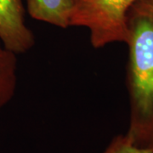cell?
Returning a JSON list of instances; mask_svg holds the SVG:
<instances>
[{"label":"cell","mask_w":153,"mask_h":153,"mask_svg":"<svg viewBox=\"0 0 153 153\" xmlns=\"http://www.w3.org/2000/svg\"><path fill=\"white\" fill-rule=\"evenodd\" d=\"M127 23L131 115L126 135L134 145L149 148L153 144V0H137Z\"/></svg>","instance_id":"obj_1"},{"label":"cell","mask_w":153,"mask_h":153,"mask_svg":"<svg viewBox=\"0 0 153 153\" xmlns=\"http://www.w3.org/2000/svg\"><path fill=\"white\" fill-rule=\"evenodd\" d=\"M137 0H75L70 27L87 28L94 48L127 43L128 13Z\"/></svg>","instance_id":"obj_2"},{"label":"cell","mask_w":153,"mask_h":153,"mask_svg":"<svg viewBox=\"0 0 153 153\" xmlns=\"http://www.w3.org/2000/svg\"><path fill=\"white\" fill-rule=\"evenodd\" d=\"M0 40L16 55L27 52L35 44L33 32L25 22L22 0H0Z\"/></svg>","instance_id":"obj_3"},{"label":"cell","mask_w":153,"mask_h":153,"mask_svg":"<svg viewBox=\"0 0 153 153\" xmlns=\"http://www.w3.org/2000/svg\"><path fill=\"white\" fill-rule=\"evenodd\" d=\"M75 0H27L28 14L33 19L60 28L70 27Z\"/></svg>","instance_id":"obj_4"},{"label":"cell","mask_w":153,"mask_h":153,"mask_svg":"<svg viewBox=\"0 0 153 153\" xmlns=\"http://www.w3.org/2000/svg\"><path fill=\"white\" fill-rule=\"evenodd\" d=\"M16 55L0 40V110L13 99L16 91Z\"/></svg>","instance_id":"obj_5"},{"label":"cell","mask_w":153,"mask_h":153,"mask_svg":"<svg viewBox=\"0 0 153 153\" xmlns=\"http://www.w3.org/2000/svg\"><path fill=\"white\" fill-rule=\"evenodd\" d=\"M103 153H153V151L134 145L127 135H118L112 140Z\"/></svg>","instance_id":"obj_6"},{"label":"cell","mask_w":153,"mask_h":153,"mask_svg":"<svg viewBox=\"0 0 153 153\" xmlns=\"http://www.w3.org/2000/svg\"><path fill=\"white\" fill-rule=\"evenodd\" d=\"M149 148H150L151 150H152V151H153V144H152V146H150V147H149Z\"/></svg>","instance_id":"obj_7"}]
</instances>
